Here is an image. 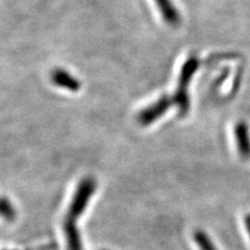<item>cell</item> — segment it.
Listing matches in <instances>:
<instances>
[{
  "mask_svg": "<svg viewBox=\"0 0 250 250\" xmlns=\"http://www.w3.org/2000/svg\"><path fill=\"white\" fill-rule=\"evenodd\" d=\"M28 250H36V249H28Z\"/></svg>",
  "mask_w": 250,
  "mask_h": 250,
  "instance_id": "obj_10",
  "label": "cell"
},
{
  "mask_svg": "<svg viewBox=\"0 0 250 250\" xmlns=\"http://www.w3.org/2000/svg\"><path fill=\"white\" fill-rule=\"evenodd\" d=\"M234 138L238 152L242 159H250V134L248 125L245 121H239L234 126Z\"/></svg>",
  "mask_w": 250,
  "mask_h": 250,
  "instance_id": "obj_4",
  "label": "cell"
},
{
  "mask_svg": "<svg viewBox=\"0 0 250 250\" xmlns=\"http://www.w3.org/2000/svg\"><path fill=\"white\" fill-rule=\"evenodd\" d=\"M96 190V182L91 177H85L78 184L65 217L62 229L67 242L68 250H83L80 231L76 228L77 219L84 212L90 198Z\"/></svg>",
  "mask_w": 250,
  "mask_h": 250,
  "instance_id": "obj_1",
  "label": "cell"
},
{
  "mask_svg": "<svg viewBox=\"0 0 250 250\" xmlns=\"http://www.w3.org/2000/svg\"><path fill=\"white\" fill-rule=\"evenodd\" d=\"M199 67V60L196 57H190L182 67L178 77V83L175 95L173 97L174 104L178 106L179 115L186 116L190 109V99L188 95V90L192 81V77Z\"/></svg>",
  "mask_w": 250,
  "mask_h": 250,
  "instance_id": "obj_2",
  "label": "cell"
},
{
  "mask_svg": "<svg viewBox=\"0 0 250 250\" xmlns=\"http://www.w3.org/2000/svg\"><path fill=\"white\" fill-rule=\"evenodd\" d=\"M194 240L200 250H217L210 238L201 229L194 232Z\"/></svg>",
  "mask_w": 250,
  "mask_h": 250,
  "instance_id": "obj_7",
  "label": "cell"
},
{
  "mask_svg": "<svg viewBox=\"0 0 250 250\" xmlns=\"http://www.w3.org/2000/svg\"><path fill=\"white\" fill-rule=\"evenodd\" d=\"M172 104H174L173 98L167 95H163L155 103L148 105L138 114L139 123L143 125V126H147V125L153 123L168 111Z\"/></svg>",
  "mask_w": 250,
  "mask_h": 250,
  "instance_id": "obj_3",
  "label": "cell"
},
{
  "mask_svg": "<svg viewBox=\"0 0 250 250\" xmlns=\"http://www.w3.org/2000/svg\"><path fill=\"white\" fill-rule=\"evenodd\" d=\"M51 80L53 83L60 88L69 90L71 92L80 91L82 84L77 78L73 77L69 72L62 69L54 70L51 74Z\"/></svg>",
  "mask_w": 250,
  "mask_h": 250,
  "instance_id": "obj_5",
  "label": "cell"
},
{
  "mask_svg": "<svg viewBox=\"0 0 250 250\" xmlns=\"http://www.w3.org/2000/svg\"><path fill=\"white\" fill-rule=\"evenodd\" d=\"M158 5L163 19L171 26H176L181 23V15L171 0H153Z\"/></svg>",
  "mask_w": 250,
  "mask_h": 250,
  "instance_id": "obj_6",
  "label": "cell"
},
{
  "mask_svg": "<svg viewBox=\"0 0 250 250\" xmlns=\"http://www.w3.org/2000/svg\"><path fill=\"white\" fill-rule=\"evenodd\" d=\"M245 225H246L247 231L249 233V237H250V214L246 215V217H245Z\"/></svg>",
  "mask_w": 250,
  "mask_h": 250,
  "instance_id": "obj_9",
  "label": "cell"
},
{
  "mask_svg": "<svg viewBox=\"0 0 250 250\" xmlns=\"http://www.w3.org/2000/svg\"><path fill=\"white\" fill-rule=\"evenodd\" d=\"M0 209H1V215L5 219V220H7V221L15 220L16 210L9 199H6L5 197H2L1 207H0Z\"/></svg>",
  "mask_w": 250,
  "mask_h": 250,
  "instance_id": "obj_8",
  "label": "cell"
}]
</instances>
